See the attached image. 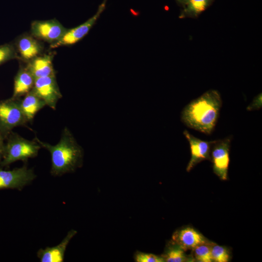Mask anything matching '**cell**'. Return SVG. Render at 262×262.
Masks as SVG:
<instances>
[{
    "label": "cell",
    "mask_w": 262,
    "mask_h": 262,
    "mask_svg": "<svg viewBox=\"0 0 262 262\" xmlns=\"http://www.w3.org/2000/svg\"><path fill=\"white\" fill-rule=\"evenodd\" d=\"M222 100L219 93L210 90L186 105L181 113V121L187 127L209 135L217 122Z\"/></svg>",
    "instance_id": "obj_1"
},
{
    "label": "cell",
    "mask_w": 262,
    "mask_h": 262,
    "mask_svg": "<svg viewBox=\"0 0 262 262\" xmlns=\"http://www.w3.org/2000/svg\"><path fill=\"white\" fill-rule=\"evenodd\" d=\"M34 140L50 153V173L52 176H60L72 172L81 165L82 149L67 128L64 129L59 142L55 145L42 142L37 137Z\"/></svg>",
    "instance_id": "obj_2"
},
{
    "label": "cell",
    "mask_w": 262,
    "mask_h": 262,
    "mask_svg": "<svg viewBox=\"0 0 262 262\" xmlns=\"http://www.w3.org/2000/svg\"><path fill=\"white\" fill-rule=\"evenodd\" d=\"M6 139L0 167L8 166L17 161L27 162L29 159L35 157L42 147L35 140H27L12 131Z\"/></svg>",
    "instance_id": "obj_3"
},
{
    "label": "cell",
    "mask_w": 262,
    "mask_h": 262,
    "mask_svg": "<svg viewBox=\"0 0 262 262\" xmlns=\"http://www.w3.org/2000/svg\"><path fill=\"white\" fill-rule=\"evenodd\" d=\"M20 98L12 97L0 101V130L5 139L14 128L28 122L20 107Z\"/></svg>",
    "instance_id": "obj_4"
},
{
    "label": "cell",
    "mask_w": 262,
    "mask_h": 262,
    "mask_svg": "<svg viewBox=\"0 0 262 262\" xmlns=\"http://www.w3.org/2000/svg\"><path fill=\"white\" fill-rule=\"evenodd\" d=\"M36 176L33 170L26 165L6 170L0 166V190L17 189L21 191L30 184Z\"/></svg>",
    "instance_id": "obj_5"
},
{
    "label": "cell",
    "mask_w": 262,
    "mask_h": 262,
    "mask_svg": "<svg viewBox=\"0 0 262 262\" xmlns=\"http://www.w3.org/2000/svg\"><path fill=\"white\" fill-rule=\"evenodd\" d=\"M232 136L214 140L211 151L213 171L221 180H226L229 164V150Z\"/></svg>",
    "instance_id": "obj_6"
},
{
    "label": "cell",
    "mask_w": 262,
    "mask_h": 262,
    "mask_svg": "<svg viewBox=\"0 0 262 262\" xmlns=\"http://www.w3.org/2000/svg\"><path fill=\"white\" fill-rule=\"evenodd\" d=\"M67 30V29L55 19L33 21L31 26L33 36L50 44L59 41Z\"/></svg>",
    "instance_id": "obj_7"
},
{
    "label": "cell",
    "mask_w": 262,
    "mask_h": 262,
    "mask_svg": "<svg viewBox=\"0 0 262 262\" xmlns=\"http://www.w3.org/2000/svg\"><path fill=\"white\" fill-rule=\"evenodd\" d=\"M32 90L44 101L46 105L54 110L62 97L55 75L36 79Z\"/></svg>",
    "instance_id": "obj_8"
},
{
    "label": "cell",
    "mask_w": 262,
    "mask_h": 262,
    "mask_svg": "<svg viewBox=\"0 0 262 262\" xmlns=\"http://www.w3.org/2000/svg\"><path fill=\"white\" fill-rule=\"evenodd\" d=\"M105 0L99 6L96 13L83 23L72 29H67L63 36L57 42L50 44V48L54 49L63 46L73 45L83 38L95 24L105 7Z\"/></svg>",
    "instance_id": "obj_9"
},
{
    "label": "cell",
    "mask_w": 262,
    "mask_h": 262,
    "mask_svg": "<svg viewBox=\"0 0 262 262\" xmlns=\"http://www.w3.org/2000/svg\"><path fill=\"white\" fill-rule=\"evenodd\" d=\"M183 134L190 145L191 156L186 167V171L189 172L200 162L211 160V148L214 140H202L193 136L186 130L183 131Z\"/></svg>",
    "instance_id": "obj_10"
},
{
    "label": "cell",
    "mask_w": 262,
    "mask_h": 262,
    "mask_svg": "<svg viewBox=\"0 0 262 262\" xmlns=\"http://www.w3.org/2000/svg\"><path fill=\"white\" fill-rule=\"evenodd\" d=\"M76 231L71 229L61 242L57 246L40 248L37 252V256L41 262H63L65 253L70 240L76 234Z\"/></svg>",
    "instance_id": "obj_11"
},
{
    "label": "cell",
    "mask_w": 262,
    "mask_h": 262,
    "mask_svg": "<svg viewBox=\"0 0 262 262\" xmlns=\"http://www.w3.org/2000/svg\"><path fill=\"white\" fill-rule=\"evenodd\" d=\"M53 58V55L50 54L39 55L28 62L26 67L35 79L54 75Z\"/></svg>",
    "instance_id": "obj_12"
},
{
    "label": "cell",
    "mask_w": 262,
    "mask_h": 262,
    "mask_svg": "<svg viewBox=\"0 0 262 262\" xmlns=\"http://www.w3.org/2000/svg\"><path fill=\"white\" fill-rule=\"evenodd\" d=\"M16 49L22 59L29 62L40 55L43 51L42 45L32 35H23L16 41Z\"/></svg>",
    "instance_id": "obj_13"
},
{
    "label": "cell",
    "mask_w": 262,
    "mask_h": 262,
    "mask_svg": "<svg viewBox=\"0 0 262 262\" xmlns=\"http://www.w3.org/2000/svg\"><path fill=\"white\" fill-rule=\"evenodd\" d=\"M35 78L26 66H21L14 79L12 98H21L33 88Z\"/></svg>",
    "instance_id": "obj_14"
},
{
    "label": "cell",
    "mask_w": 262,
    "mask_h": 262,
    "mask_svg": "<svg viewBox=\"0 0 262 262\" xmlns=\"http://www.w3.org/2000/svg\"><path fill=\"white\" fill-rule=\"evenodd\" d=\"M173 239L183 250L194 249L197 246L206 242L200 233L191 228L180 230L175 234Z\"/></svg>",
    "instance_id": "obj_15"
},
{
    "label": "cell",
    "mask_w": 262,
    "mask_h": 262,
    "mask_svg": "<svg viewBox=\"0 0 262 262\" xmlns=\"http://www.w3.org/2000/svg\"><path fill=\"white\" fill-rule=\"evenodd\" d=\"M20 105L27 121L31 122L35 114L46 105L44 101L33 90L26 94L22 99L20 98Z\"/></svg>",
    "instance_id": "obj_16"
},
{
    "label": "cell",
    "mask_w": 262,
    "mask_h": 262,
    "mask_svg": "<svg viewBox=\"0 0 262 262\" xmlns=\"http://www.w3.org/2000/svg\"><path fill=\"white\" fill-rule=\"evenodd\" d=\"M194 256L196 259L200 262H211V245L205 243L201 244L194 248Z\"/></svg>",
    "instance_id": "obj_17"
},
{
    "label": "cell",
    "mask_w": 262,
    "mask_h": 262,
    "mask_svg": "<svg viewBox=\"0 0 262 262\" xmlns=\"http://www.w3.org/2000/svg\"><path fill=\"white\" fill-rule=\"evenodd\" d=\"M211 258L215 262H227L229 259V254L227 249L217 245L211 246Z\"/></svg>",
    "instance_id": "obj_18"
},
{
    "label": "cell",
    "mask_w": 262,
    "mask_h": 262,
    "mask_svg": "<svg viewBox=\"0 0 262 262\" xmlns=\"http://www.w3.org/2000/svg\"><path fill=\"white\" fill-rule=\"evenodd\" d=\"M18 58L15 48L11 45L5 44L0 46V65L15 58Z\"/></svg>",
    "instance_id": "obj_19"
},
{
    "label": "cell",
    "mask_w": 262,
    "mask_h": 262,
    "mask_svg": "<svg viewBox=\"0 0 262 262\" xmlns=\"http://www.w3.org/2000/svg\"><path fill=\"white\" fill-rule=\"evenodd\" d=\"M186 260L183 249L180 246L171 249L166 254L164 259L167 262H182L186 261Z\"/></svg>",
    "instance_id": "obj_20"
},
{
    "label": "cell",
    "mask_w": 262,
    "mask_h": 262,
    "mask_svg": "<svg viewBox=\"0 0 262 262\" xmlns=\"http://www.w3.org/2000/svg\"><path fill=\"white\" fill-rule=\"evenodd\" d=\"M209 0H188V10L194 14L200 13L205 10Z\"/></svg>",
    "instance_id": "obj_21"
},
{
    "label": "cell",
    "mask_w": 262,
    "mask_h": 262,
    "mask_svg": "<svg viewBox=\"0 0 262 262\" xmlns=\"http://www.w3.org/2000/svg\"><path fill=\"white\" fill-rule=\"evenodd\" d=\"M137 262H162L164 259L152 254L139 253L135 257Z\"/></svg>",
    "instance_id": "obj_22"
},
{
    "label": "cell",
    "mask_w": 262,
    "mask_h": 262,
    "mask_svg": "<svg viewBox=\"0 0 262 262\" xmlns=\"http://www.w3.org/2000/svg\"><path fill=\"white\" fill-rule=\"evenodd\" d=\"M262 107V95L261 94L256 96L252 102L247 107V110L249 111L260 109Z\"/></svg>",
    "instance_id": "obj_23"
},
{
    "label": "cell",
    "mask_w": 262,
    "mask_h": 262,
    "mask_svg": "<svg viewBox=\"0 0 262 262\" xmlns=\"http://www.w3.org/2000/svg\"><path fill=\"white\" fill-rule=\"evenodd\" d=\"M5 139V138L4 137L3 135H2L1 131L0 130V147H3L4 146V140Z\"/></svg>",
    "instance_id": "obj_24"
},
{
    "label": "cell",
    "mask_w": 262,
    "mask_h": 262,
    "mask_svg": "<svg viewBox=\"0 0 262 262\" xmlns=\"http://www.w3.org/2000/svg\"><path fill=\"white\" fill-rule=\"evenodd\" d=\"M3 147H0V162L1 161L2 158V156H3Z\"/></svg>",
    "instance_id": "obj_25"
},
{
    "label": "cell",
    "mask_w": 262,
    "mask_h": 262,
    "mask_svg": "<svg viewBox=\"0 0 262 262\" xmlns=\"http://www.w3.org/2000/svg\"></svg>",
    "instance_id": "obj_26"
}]
</instances>
